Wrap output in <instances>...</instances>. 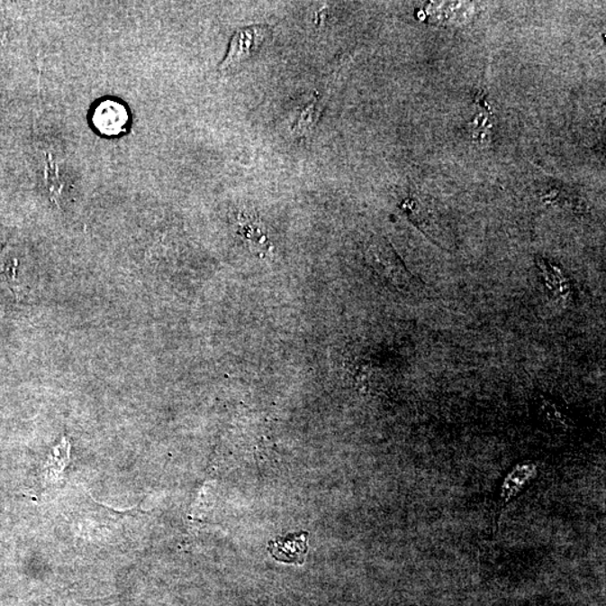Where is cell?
Returning a JSON list of instances; mask_svg holds the SVG:
<instances>
[{
	"mask_svg": "<svg viewBox=\"0 0 606 606\" xmlns=\"http://www.w3.org/2000/svg\"><path fill=\"white\" fill-rule=\"evenodd\" d=\"M270 34L267 26H252L237 31L231 41L224 62L220 66L222 75L235 74L244 63L258 52L264 41Z\"/></svg>",
	"mask_w": 606,
	"mask_h": 606,
	"instance_id": "cell-1",
	"label": "cell"
},
{
	"mask_svg": "<svg viewBox=\"0 0 606 606\" xmlns=\"http://www.w3.org/2000/svg\"><path fill=\"white\" fill-rule=\"evenodd\" d=\"M367 258L380 275L399 289H408L412 285V276L407 268L385 240L372 241L367 250Z\"/></svg>",
	"mask_w": 606,
	"mask_h": 606,
	"instance_id": "cell-2",
	"label": "cell"
},
{
	"mask_svg": "<svg viewBox=\"0 0 606 606\" xmlns=\"http://www.w3.org/2000/svg\"><path fill=\"white\" fill-rule=\"evenodd\" d=\"M536 475L537 464L533 463L519 464L508 474L507 477L504 478L502 485H501L498 498H496V503L493 508L494 522H498L501 511L505 508V505L513 498H516Z\"/></svg>",
	"mask_w": 606,
	"mask_h": 606,
	"instance_id": "cell-3",
	"label": "cell"
},
{
	"mask_svg": "<svg viewBox=\"0 0 606 606\" xmlns=\"http://www.w3.org/2000/svg\"><path fill=\"white\" fill-rule=\"evenodd\" d=\"M130 116L124 104L108 99L95 108L93 122L100 133L108 136L120 135L129 125Z\"/></svg>",
	"mask_w": 606,
	"mask_h": 606,
	"instance_id": "cell-4",
	"label": "cell"
},
{
	"mask_svg": "<svg viewBox=\"0 0 606 606\" xmlns=\"http://www.w3.org/2000/svg\"><path fill=\"white\" fill-rule=\"evenodd\" d=\"M268 551L277 562L302 565L308 551V532L276 538L268 542Z\"/></svg>",
	"mask_w": 606,
	"mask_h": 606,
	"instance_id": "cell-5",
	"label": "cell"
},
{
	"mask_svg": "<svg viewBox=\"0 0 606 606\" xmlns=\"http://www.w3.org/2000/svg\"><path fill=\"white\" fill-rule=\"evenodd\" d=\"M321 104H319L317 97L312 100L307 106L300 113L297 122L293 127L295 134L305 135L313 130L316 126L319 117H321Z\"/></svg>",
	"mask_w": 606,
	"mask_h": 606,
	"instance_id": "cell-6",
	"label": "cell"
},
{
	"mask_svg": "<svg viewBox=\"0 0 606 606\" xmlns=\"http://www.w3.org/2000/svg\"><path fill=\"white\" fill-rule=\"evenodd\" d=\"M70 444L67 439L52 450L51 457L49 458L48 477L51 481L57 478L66 465L69 462Z\"/></svg>",
	"mask_w": 606,
	"mask_h": 606,
	"instance_id": "cell-7",
	"label": "cell"
}]
</instances>
